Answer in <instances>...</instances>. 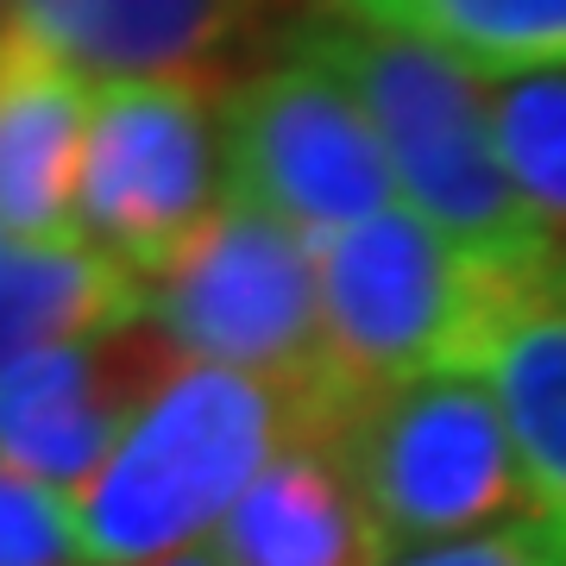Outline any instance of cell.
<instances>
[{
  "label": "cell",
  "mask_w": 566,
  "mask_h": 566,
  "mask_svg": "<svg viewBox=\"0 0 566 566\" xmlns=\"http://www.w3.org/2000/svg\"><path fill=\"white\" fill-rule=\"evenodd\" d=\"M283 0H20V25L88 82L214 76Z\"/></svg>",
  "instance_id": "10"
},
{
  "label": "cell",
  "mask_w": 566,
  "mask_h": 566,
  "mask_svg": "<svg viewBox=\"0 0 566 566\" xmlns=\"http://www.w3.org/2000/svg\"><path fill=\"white\" fill-rule=\"evenodd\" d=\"M283 51L322 63L334 82L353 88V102L371 114L390 151L403 202L472 271H485L510 303H523L535 290H566L554 245L542 240V227L504 170L485 76H472L465 63L416 39L334 20L322 7H308L283 32Z\"/></svg>",
  "instance_id": "1"
},
{
  "label": "cell",
  "mask_w": 566,
  "mask_h": 566,
  "mask_svg": "<svg viewBox=\"0 0 566 566\" xmlns=\"http://www.w3.org/2000/svg\"><path fill=\"white\" fill-rule=\"evenodd\" d=\"M158 566H221L208 547H196V554H177V560H158Z\"/></svg>",
  "instance_id": "18"
},
{
  "label": "cell",
  "mask_w": 566,
  "mask_h": 566,
  "mask_svg": "<svg viewBox=\"0 0 566 566\" xmlns=\"http://www.w3.org/2000/svg\"><path fill=\"white\" fill-rule=\"evenodd\" d=\"M13 20H20V0H0V39L13 32Z\"/></svg>",
  "instance_id": "19"
},
{
  "label": "cell",
  "mask_w": 566,
  "mask_h": 566,
  "mask_svg": "<svg viewBox=\"0 0 566 566\" xmlns=\"http://www.w3.org/2000/svg\"><path fill=\"white\" fill-rule=\"evenodd\" d=\"M322 441L397 566L535 510L510 422L479 371H441L359 397Z\"/></svg>",
  "instance_id": "4"
},
{
  "label": "cell",
  "mask_w": 566,
  "mask_h": 566,
  "mask_svg": "<svg viewBox=\"0 0 566 566\" xmlns=\"http://www.w3.org/2000/svg\"><path fill=\"white\" fill-rule=\"evenodd\" d=\"M145 322L164 327L189 359L290 390L308 434H327L359 403L327 353L315 245L240 196H227L196 245L145 283Z\"/></svg>",
  "instance_id": "3"
},
{
  "label": "cell",
  "mask_w": 566,
  "mask_h": 566,
  "mask_svg": "<svg viewBox=\"0 0 566 566\" xmlns=\"http://www.w3.org/2000/svg\"><path fill=\"white\" fill-rule=\"evenodd\" d=\"M145 322V283L88 240H0V378L39 353L82 346Z\"/></svg>",
  "instance_id": "12"
},
{
  "label": "cell",
  "mask_w": 566,
  "mask_h": 566,
  "mask_svg": "<svg viewBox=\"0 0 566 566\" xmlns=\"http://www.w3.org/2000/svg\"><path fill=\"white\" fill-rule=\"evenodd\" d=\"M182 365L189 353L151 322L25 359L0 378V465L57 497L82 491Z\"/></svg>",
  "instance_id": "8"
},
{
  "label": "cell",
  "mask_w": 566,
  "mask_h": 566,
  "mask_svg": "<svg viewBox=\"0 0 566 566\" xmlns=\"http://www.w3.org/2000/svg\"><path fill=\"white\" fill-rule=\"evenodd\" d=\"M296 434H308V416L290 390L189 359L120 453L63 497L82 560L158 566L196 554Z\"/></svg>",
  "instance_id": "2"
},
{
  "label": "cell",
  "mask_w": 566,
  "mask_h": 566,
  "mask_svg": "<svg viewBox=\"0 0 566 566\" xmlns=\"http://www.w3.org/2000/svg\"><path fill=\"white\" fill-rule=\"evenodd\" d=\"M0 566H88L70 528V504L7 465H0Z\"/></svg>",
  "instance_id": "16"
},
{
  "label": "cell",
  "mask_w": 566,
  "mask_h": 566,
  "mask_svg": "<svg viewBox=\"0 0 566 566\" xmlns=\"http://www.w3.org/2000/svg\"><path fill=\"white\" fill-rule=\"evenodd\" d=\"M227 196L277 214L308 245L403 202L378 126L322 63L283 51L221 95Z\"/></svg>",
  "instance_id": "7"
},
{
  "label": "cell",
  "mask_w": 566,
  "mask_h": 566,
  "mask_svg": "<svg viewBox=\"0 0 566 566\" xmlns=\"http://www.w3.org/2000/svg\"><path fill=\"white\" fill-rule=\"evenodd\" d=\"M88 126H95V82L13 20V32L0 39V240H82L76 196Z\"/></svg>",
  "instance_id": "9"
},
{
  "label": "cell",
  "mask_w": 566,
  "mask_h": 566,
  "mask_svg": "<svg viewBox=\"0 0 566 566\" xmlns=\"http://www.w3.org/2000/svg\"><path fill=\"white\" fill-rule=\"evenodd\" d=\"M491 120L510 182L535 214L542 240L554 245L566 283V63L491 82Z\"/></svg>",
  "instance_id": "15"
},
{
  "label": "cell",
  "mask_w": 566,
  "mask_h": 566,
  "mask_svg": "<svg viewBox=\"0 0 566 566\" xmlns=\"http://www.w3.org/2000/svg\"><path fill=\"white\" fill-rule=\"evenodd\" d=\"M208 554L221 566H390L353 479L315 434H296L264 465Z\"/></svg>",
  "instance_id": "11"
},
{
  "label": "cell",
  "mask_w": 566,
  "mask_h": 566,
  "mask_svg": "<svg viewBox=\"0 0 566 566\" xmlns=\"http://www.w3.org/2000/svg\"><path fill=\"white\" fill-rule=\"evenodd\" d=\"M403 566H566V523L560 516H510L497 528H479L465 542L428 547V554H409Z\"/></svg>",
  "instance_id": "17"
},
{
  "label": "cell",
  "mask_w": 566,
  "mask_h": 566,
  "mask_svg": "<svg viewBox=\"0 0 566 566\" xmlns=\"http://www.w3.org/2000/svg\"><path fill=\"white\" fill-rule=\"evenodd\" d=\"M479 378L510 422L528 504L566 523V290H535L497 315Z\"/></svg>",
  "instance_id": "13"
},
{
  "label": "cell",
  "mask_w": 566,
  "mask_h": 566,
  "mask_svg": "<svg viewBox=\"0 0 566 566\" xmlns=\"http://www.w3.org/2000/svg\"><path fill=\"white\" fill-rule=\"evenodd\" d=\"M221 95L214 76L95 82L76 227L139 283L164 277L227 202Z\"/></svg>",
  "instance_id": "6"
},
{
  "label": "cell",
  "mask_w": 566,
  "mask_h": 566,
  "mask_svg": "<svg viewBox=\"0 0 566 566\" xmlns=\"http://www.w3.org/2000/svg\"><path fill=\"white\" fill-rule=\"evenodd\" d=\"M315 7L390 39H416L485 82L566 63V0H315Z\"/></svg>",
  "instance_id": "14"
},
{
  "label": "cell",
  "mask_w": 566,
  "mask_h": 566,
  "mask_svg": "<svg viewBox=\"0 0 566 566\" xmlns=\"http://www.w3.org/2000/svg\"><path fill=\"white\" fill-rule=\"evenodd\" d=\"M327 353L353 397L441 371H479L510 296L453 252L409 202L315 245Z\"/></svg>",
  "instance_id": "5"
}]
</instances>
